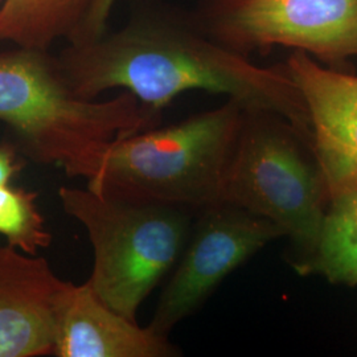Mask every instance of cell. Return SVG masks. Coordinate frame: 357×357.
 I'll list each match as a JSON object with an SVG mask.
<instances>
[{
    "label": "cell",
    "mask_w": 357,
    "mask_h": 357,
    "mask_svg": "<svg viewBox=\"0 0 357 357\" xmlns=\"http://www.w3.org/2000/svg\"><path fill=\"white\" fill-rule=\"evenodd\" d=\"M38 197V192L0 185V234L8 246L29 255H38L52 243Z\"/></svg>",
    "instance_id": "obj_13"
},
{
    "label": "cell",
    "mask_w": 357,
    "mask_h": 357,
    "mask_svg": "<svg viewBox=\"0 0 357 357\" xmlns=\"http://www.w3.org/2000/svg\"><path fill=\"white\" fill-rule=\"evenodd\" d=\"M115 1L116 0H94L89 13L84 24L79 28L76 38L68 44H78V43L89 41L101 36L106 31L107 20L114 7Z\"/></svg>",
    "instance_id": "obj_14"
},
{
    "label": "cell",
    "mask_w": 357,
    "mask_h": 357,
    "mask_svg": "<svg viewBox=\"0 0 357 357\" xmlns=\"http://www.w3.org/2000/svg\"><path fill=\"white\" fill-rule=\"evenodd\" d=\"M66 284L44 258L0 246V357L51 356Z\"/></svg>",
    "instance_id": "obj_9"
},
{
    "label": "cell",
    "mask_w": 357,
    "mask_h": 357,
    "mask_svg": "<svg viewBox=\"0 0 357 357\" xmlns=\"http://www.w3.org/2000/svg\"><path fill=\"white\" fill-rule=\"evenodd\" d=\"M284 68L299 90L311 126L312 150L330 196L357 187V75L294 51Z\"/></svg>",
    "instance_id": "obj_8"
},
{
    "label": "cell",
    "mask_w": 357,
    "mask_h": 357,
    "mask_svg": "<svg viewBox=\"0 0 357 357\" xmlns=\"http://www.w3.org/2000/svg\"><path fill=\"white\" fill-rule=\"evenodd\" d=\"M298 273L357 286V187L332 197L317 249Z\"/></svg>",
    "instance_id": "obj_12"
},
{
    "label": "cell",
    "mask_w": 357,
    "mask_h": 357,
    "mask_svg": "<svg viewBox=\"0 0 357 357\" xmlns=\"http://www.w3.org/2000/svg\"><path fill=\"white\" fill-rule=\"evenodd\" d=\"M24 162L19 158L16 147L10 143H0V185H7L22 169Z\"/></svg>",
    "instance_id": "obj_15"
},
{
    "label": "cell",
    "mask_w": 357,
    "mask_h": 357,
    "mask_svg": "<svg viewBox=\"0 0 357 357\" xmlns=\"http://www.w3.org/2000/svg\"><path fill=\"white\" fill-rule=\"evenodd\" d=\"M282 237L283 231L271 221L240 206L222 202L200 209L147 327L168 336L234 270Z\"/></svg>",
    "instance_id": "obj_7"
},
{
    "label": "cell",
    "mask_w": 357,
    "mask_h": 357,
    "mask_svg": "<svg viewBox=\"0 0 357 357\" xmlns=\"http://www.w3.org/2000/svg\"><path fill=\"white\" fill-rule=\"evenodd\" d=\"M70 88L85 100L107 90L131 93L162 112L180 94L204 90L245 109L281 115L312 146L303 98L284 65L261 66L217 43L191 20L144 17L57 56Z\"/></svg>",
    "instance_id": "obj_1"
},
{
    "label": "cell",
    "mask_w": 357,
    "mask_h": 357,
    "mask_svg": "<svg viewBox=\"0 0 357 357\" xmlns=\"http://www.w3.org/2000/svg\"><path fill=\"white\" fill-rule=\"evenodd\" d=\"M192 19L246 57L289 48L343 70L357 57V0H200Z\"/></svg>",
    "instance_id": "obj_6"
},
{
    "label": "cell",
    "mask_w": 357,
    "mask_h": 357,
    "mask_svg": "<svg viewBox=\"0 0 357 357\" xmlns=\"http://www.w3.org/2000/svg\"><path fill=\"white\" fill-rule=\"evenodd\" d=\"M224 202L277 225L296 271L312 257L331 196L312 146L281 115L245 109Z\"/></svg>",
    "instance_id": "obj_5"
},
{
    "label": "cell",
    "mask_w": 357,
    "mask_h": 357,
    "mask_svg": "<svg viewBox=\"0 0 357 357\" xmlns=\"http://www.w3.org/2000/svg\"><path fill=\"white\" fill-rule=\"evenodd\" d=\"M180 351L151 328L103 303L89 282H68L56 307V357H176Z\"/></svg>",
    "instance_id": "obj_10"
},
{
    "label": "cell",
    "mask_w": 357,
    "mask_h": 357,
    "mask_svg": "<svg viewBox=\"0 0 357 357\" xmlns=\"http://www.w3.org/2000/svg\"><path fill=\"white\" fill-rule=\"evenodd\" d=\"M243 110L241 103L228 100L178 123L116 139L86 180L88 188L195 212L222 203Z\"/></svg>",
    "instance_id": "obj_3"
},
{
    "label": "cell",
    "mask_w": 357,
    "mask_h": 357,
    "mask_svg": "<svg viewBox=\"0 0 357 357\" xmlns=\"http://www.w3.org/2000/svg\"><path fill=\"white\" fill-rule=\"evenodd\" d=\"M160 115L128 91L81 98L50 51L0 52V121L29 159L61 167L69 178H91L113 142L158 126Z\"/></svg>",
    "instance_id": "obj_2"
},
{
    "label": "cell",
    "mask_w": 357,
    "mask_h": 357,
    "mask_svg": "<svg viewBox=\"0 0 357 357\" xmlns=\"http://www.w3.org/2000/svg\"><path fill=\"white\" fill-rule=\"evenodd\" d=\"M94 0H3L0 41L50 51L57 40L73 41Z\"/></svg>",
    "instance_id": "obj_11"
},
{
    "label": "cell",
    "mask_w": 357,
    "mask_h": 357,
    "mask_svg": "<svg viewBox=\"0 0 357 357\" xmlns=\"http://www.w3.org/2000/svg\"><path fill=\"white\" fill-rule=\"evenodd\" d=\"M59 199L65 213L88 233L94 253L88 280L93 291L110 308L137 321L142 303L175 268L197 212L89 188L61 187Z\"/></svg>",
    "instance_id": "obj_4"
}]
</instances>
